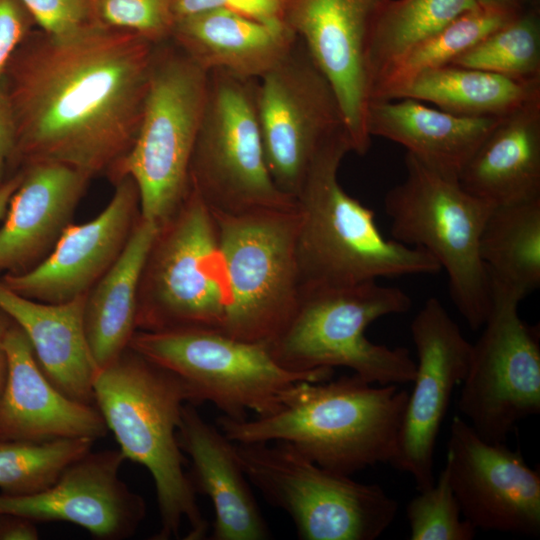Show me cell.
Listing matches in <instances>:
<instances>
[{"instance_id": "836d02e7", "label": "cell", "mask_w": 540, "mask_h": 540, "mask_svg": "<svg viewBox=\"0 0 540 540\" xmlns=\"http://www.w3.org/2000/svg\"><path fill=\"white\" fill-rule=\"evenodd\" d=\"M407 505L411 540H472L476 528L464 517L444 466L434 484Z\"/></svg>"}, {"instance_id": "9c48e42d", "label": "cell", "mask_w": 540, "mask_h": 540, "mask_svg": "<svg viewBox=\"0 0 540 540\" xmlns=\"http://www.w3.org/2000/svg\"><path fill=\"white\" fill-rule=\"evenodd\" d=\"M228 285L210 208L190 188L158 227L142 270L137 330L185 328L223 333Z\"/></svg>"}, {"instance_id": "5b68a950", "label": "cell", "mask_w": 540, "mask_h": 540, "mask_svg": "<svg viewBox=\"0 0 540 540\" xmlns=\"http://www.w3.org/2000/svg\"><path fill=\"white\" fill-rule=\"evenodd\" d=\"M404 290L377 280L334 287L301 288L283 329L268 343L273 359L293 372L345 367L376 385L411 383L416 363L404 347L370 341L374 321L410 310Z\"/></svg>"}, {"instance_id": "b9f144b4", "label": "cell", "mask_w": 540, "mask_h": 540, "mask_svg": "<svg viewBox=\"0 0 540 540\" xmlns=\"http://www.w3.org/2000/svg\"><path fill=\"white\" fill-rule=\"evenodd\" d=\"M22 175L23 173L18 174L0 185V220L6 213L10 198L19 186Z\"/></svg>"}, {"instance_id": "2e32d148", "label": "cell", "mask_w": 540, "mask_h": 540, "mask_svg": "<svg viewBox=\"0 0 540 540\" xmlns=\"http://www.w3.org/2000/svg\"><path fill=\"white\" fill-rule=\"evenodd\" d=\"M388 0H277L283 25L304 45L330 82L352 152L370 148L368 49L375 19Z\"/></svg>"}, {"instance_id": "ee69618b", "label": "cell", "mask_w": 540, "mask_h": 540, "mask_svg": "<svg viewBox=\"0 0 540 540\" xmlns=\"http://www.w3.org/2000/svg\"><path fill=\"white\" fill-rule=\"evenodd\" d=\"M477 3L481 5L499 6L517 11H522L531 7L528 0H477Z\"/></svg>"}, {"instance_id": "5bb4252c", "label": "cell", "mask_w": 540, "mask_h": 540, "mask_svg": "<svg viewBox=\"0 0 540 540\" xmlns=\"http://www.w3.org/2000/svg\"><path fill=\"white\" fill-rule=\"evenodd\" d=\"M491 292L458 409L481 438L505 442L520 420L540 412V343L538 329L519 316L521 300L498 287Z\"/></svg>"}, {"instance_id": "ba28073f", "label": "cell", "mask_w": 540, "mask_h": 540, "mask_svg": "<svg viewBox=\"0 0 540 540\" xmlns=\"http://www.w3.org/2000/svg\"><path fill=\"white\" fill-rule=\"evenodd\" d=\"M128 348L179 376L194 405L210 402L235 421L274 412L300 381L329 380L333 369L293 372L281 367L265 343L211 329L137 330Z\"/></svg>"}, {"instance_id": "4fadbf2b", "label": "cell", "mask_w": 540, "mask_h": 540, "mask_svg": "<svg viewBox=\"0 0 540 540\" xmlns=\"http://www.w3.org/2000/svg\"><path fill=\"white\" fill-rule=\"evenodd\" d=\"M256 109L271 177L295 199L316 158L334 142L349 139L330 82L297 38L257 80Z\"/></svg>"}, {"instance_id": "8d00e7d4", "label": "cell", "mask_w": 540, "mask_h": 540, "mask_svg": "<svg viewBox=\"0 0 540 540\" xmlns=\"http://www.w3.org/2000/svg\"><path fill=\"white\" fill-rule=\"evenodd\" d=\"M32 21L21 0H0V77L26 37Z\"/></svg>"}, {"instance_id": "52a82bcc", "label": "cell", "mask_w": 540, "mask_h": 540, "mask_svg": "<svg viewBox=\"0 0 540 540\" xmlns=\"http://www.w3.org/2000/svg\"><path fill=\"white\" fill-rule=\"evenodd\" d=\"M157 45L141 123L109 177L136 184L141 217L164 224L189 193L190 160L203 115L208 72L173 42Z\"/></svg>"}, {"instance_id": "f35d334b", "label": "cell", "mask_w": 540, "mask_h": 540, "mask_svg": "<svg viewBox=\"0 0 540 540\" xmlns=\"http://www.w3.org/2000/svg\"><path fill=\"white\" fill-rule=\"evenodd\" d=\"M227 7L250 18L269 23L283 24L277 0H226Z\"/></svg>"}, {"instance_id": "7402d4cb", "label": "cell", "mask_w": 540, "mask_h": 540, "mask_svg": "<svg viewBox=\"0 0 540 540\" xmlns=\"http://www.w3.org/2000/svg\"><path fill=\"white\" fill-rule=\"evenodd\" d=\"M179 446L191 460L194 491L206 495L214 509L212 540H265L269 527L239 462L235 443L218 426L204 420L196 405L186 403L177 431Z\"/></svg>"}, {"instance_id": "30bf717a", "label": "cell", "mask_w": 540, "mask_h": 540, "mask_svg": "<svg viewBox=\"0 0 540 540\" xmlns=\"http://www.w3.org/2000/svg\"><path fill=\"white\" fill-rule=\"evenodd\" d=\"M235 449L249 482L290 516L301 540H374L395 519L398 503L381 486L326 469L286 442Z\"/></svg>"}, {"instance_id": "83f0119b", "label": "cell", "mask_w": 540, "mask_h": 540, "mask_svg": "<svg viewBox=\"0 0 540 540\" xmlns=\"http://www.w3.org/2000/svg\"><path fill=\"white\" fill-rule=\"evenodd\" d=\"M399 98L430 102L460 115L502 117L540 100V80L447 65L412 79L391 99Z\"/></svg>"}, {"instance_id": "44dd1931", "label": "cell", "mask_w": 540, "mask_h": 540, "mask_svg": "<svg viewBox=\"0 0 540 540\" xmlns=\"http://www.w3.org/2000/svg\"><path fill=\"white\" fill-rule=\"evenodd\" d=\"M91 178L60 163L28 164L0 226V272L37 265L72 223Z\"/></svg>"}, {"instance_id": "1f68e13d", "label": "cell", "mask_w": 540, "mask_h": 540, "mask_svg": "<svg viewBox=\"0 0 540 540\" xmlns=\"http://www.w3.org/2000/svg\"><path fill=\"white\" fill-rule=\"evenodd\" d=\"M450 65L540 80L539 7H528L490 33Z\"/></svg>"}, {"instance_id": "4316f807", "label": "cell", "mask_w": 540, "mask_h": 540, "mask_svg": "<svg viewBox=\"0 0 540 540\" xmlns=\"http://www.w3.org/2000/svg\"><path fill=\"white\" fill-rule=\"evenodd\" d=\"M157 231L140 216L120 256L85 296L84 329L98 369L117 359L137 331L139 284Z\"/></svg>"}, {"instance_id": "ffe728a7", "label": "cell", "mask_w": 540, "mask_h": 540, "mask_svg": "<svg viewBox=\"0 0 540 540\" xmlns=\"http://www.w3.org/2000/svg\"><path fill=\"white\" fill-rule=\"evenodd\" d=\"M3 344L7 373L0 396V440L95 441L108 433L97 407L71 399L51 383L27 336L13 321Z\"/></svg>"}, {"instance_id": "e0dca14e", "label": "cell", "mask_w": 540, "mask_h": 540, "mask_svg": "<svg viewBox=\"0 0 540 540\" xmlns=\"http://www.w3.org/2000/svg\"><path fill=\"white\" fill-rule=\"evenodd\" d=\"M445 467L462 516L476 529L539 535L540 474L519 450L484 440L455 416Z\"/></svg>"}, {"instance_id": "e575fe53", "label": "cell", "mask_w": 540, "mask_h": 540, "mask_svg": "<svg viewBox=\"0 0 540 540\" xmlns=\"http://www.w3.org/2000/svg\"><path fill=\"white\" fill-rule=\"evenodd\" d=\"M172 0H94L99 23L134 32L160 44L170 40L174 26Z\"/></svg>"}, {"instance_id": "4dcf8cb0", "label": "cell", "mask_w": 540, "mask_h": 540, "mask_svg": "<svg viewBox=\"0 0 540 540\" xmlns=\"http://www.w3.org/2000/svg\"><path fill=\"white\" fill-rule=\"evenodd\" d=\"M522 11L478 4L459 15L405 55L377 87L370 101L391 99L398 89L418 75L450 65Z\"/></svg>"}, {"instance_id": "ac0fdd59", "label": "cell", "mask_w": 540, "mask_h": 540, "mask_svg": "<svg viewBox=\"0 0 540 540\" xmlns=\"http://www.w3.org/2000/svg\"><path fill=\"white\" fill-rule=\"evenodd\" d=\"M120 450L89 451L50 486L24 495L0 494V514L33 522L62 521L101 540L132 536L146 514L141 495L121 480Z\"/></svg>"}, {"instance_id": "9a60e30c", "label": "cell", "mask_w": 540, "mask_h": 540, "mask_svg": "<svg viewBox=\"0 0 540 540\" xmlns=\"http://www.w3.org/2000/svg\"><path fill=\"white\" fill-rule=\"evenodd\" d=\"M410 328L416 370L389 463L409 474L419 491L435 482L437 437L453 390L467 374L472 344L435 297L426 300Z\"/></svg>"}, {"instance_id": "8fae6325", "label": "cell", "mask_w": 540, "mask_h": 540, "mask_svg": "<svg viewBox=\"0 0 540 540\" xmlns=\"http://www.w3.org/2000/svg\"><path fill=\"white\" fill-rule=\"evenodd\" d=\"M256 79L208 72L189 185L213 211L243 214L296 207L269 172L256 109Z\"/></svg>"}, {"instance_id": "d590c367", "label": "cell", "mask_w": 540, "mask_h": 540, "mask_svg": "<svg viewBox=\"0 0 540 540\" xmlns=\"http://www.w3.org/2000/svg\"><path fill=\"white\" fill-rule=\"evenodd\" d=\"M21 2L33 20L47 34L65 36L101 25L96 16L94 0H21Z\"/></svg>"}, {"instance_id": "3957f363", "label": "cell", "mask_w": 540, "mask_h": 540, "mask_svg": "<svg viewBox=\"0 0 540 540\" xmlns=\"http://www.w3.org/2000/svg\"><path fill=\"white\" fill-rule=\"evenodd\" d=\"M94 404L125 459L151 474L160 514L152 539L177 538L184 521L187 540L206 538L209 524L196 500L177 431L182 409L192 403L187 384L173 372L130 348L98 370Z\"/></svg>"}, {"instance_id": "60d3db41", "label": "cell", "mask_w": 540, "mask_h": 540, "mask_svg": "<svg viewBox=\"0 0 540 540\" xmlns=\"http://www.w3.org/2000/svg\"><path fill=\"white\" fill-rule=\"evenodd\" d=\"M220 7H227L226 0H172L171 13L174 25L184 19Z\"/></svg>"}, {"instance_id": "d6986e66", "label": "cell", "mask_w": 540, "mask_h": 540, "mask_svg": "<svg viewBox=\"0 0 540 540\" xmlns=\"http://www.w3.org/2000/svg\"><path fill=\"white\" fill-rule=\"evenodd\" d=\"M106 207L93 219L71 223L37 265L8 273L2 282L14 292L45 303H63L87 294L123 251L141 216L135 182H115Z\"/></svg>"}, {"instance_id": "d6a6232c", "label": "cell", "mask_w": 540, "mask_h": 540, "mask_svg": "<svg viewBox=\"0 0 540 540\" xmlns=\"http://www.w3.org/2000/svg\"><path fill=\"white\" fill-rule=\"evenodd\" d=\"M93 440L46 442L0 440V489L24 495L52 485L74 461L91 451Z\"/></svg>"}, {"instance_id": "484cf974", "label": "cell", "mask_w": 540, "mask_h": 540, "mask_svg": "<svg viewBox=\"0 0 540 540\" xmlns=\"http://www.w3.org/2000/svg\"><path fill=\"white\" fill-rule=\"evenodd\" d=\"M462 187L499 206L540 197V100L505 116L458 174Z\"/></svg>"}, {"instance_id": "f1b7e54d", "label": "cell", "mask_w": 540, "mask_h": 540, "mask_svg": "<svg viewBox=\"0 0 540 540\" xmlns=\"http://www.w3.org/2000/svg\"><path fill=\"white\" fill-rule=\"evenodd\" d=\"M479 251L491 286L521 301L539 288L540 197L494 206Z\"/></svg>"}, {"instance_id": "7a4b0ae2", "label": "cell", "mask_w": 540, "mask_h": 540, "mask_svg": "<svg viewBox=\"0 0 540 540\" xmlns=\"http://www.w3.org/2000/svg\"><path fill=\"white\" fill-rule=\"evenodd\" d=\"M300 381L265 416L217 426L235 443L286 442L316 464L349 475L394 455L408 392L371 384L356 374Z\"/></svg>"}, {"instance_id": "7c38bea8", "label": "cell", "mask_w": 540, "mask_h": 540, "mask_svg": "<svg viewBox=\"0 0 540 540\" xmlns=\"http://www.w3.org/2000/svg\"><path fill=\"white\" fill-rule=\"evenodd\" d=\"M211 212L228 285L223 333L266 344L286 325L300 295L297 205L243 214Z\"/></svg>"}, {"instance_id": "8992f818", "label": "cell", "mask_w": 540, "mask_h": 540, "mask_svg": "<svg viewBox=\"0 0 540 540\" xmlns=\"http://www.w3.org/2000/svg\"><path fill=\"white\" fill-rule=\"evenodd\" d=\"M406 174L384 198L391 238L429 253L444 270L454 305L473 330L490 312V279L480 237L494 208L466 191L458 176L405 156Z\"/></svg>"}, {"instance_id": "6da1fadb", "label": "cell", "mask_w": 540, "mask_h": 540, "mask_svg": "<svg viewBox=\"0 0 540 540\" xmlns=\"http://www.w3.org/2000/svg\"><path fill=\"white\" fill-rule=\"evenodd\" d=\"M158 44L102 25L43 32L14 71L15 152L111 176L136 138Z\"/></svg>"}, {"instance_id": "d4e9b609", "label": "cell", "mask_w": 540, "mask_h": 540, "mask_svg": "<svg viewBox=\"0 0 540 540\" xmlns=\"http://www.w3.org/2000/svg\"><path fill=\"white\" fill-rule=\"evenodd\" d=\"M500 117L468 116L412 98L372 100L367 131L405 147L426 164L458 176Z\"/></svg>"}, {"instance_id": "7bdbcfd3", "label": "cell", "mask_w": 540, "mask_h": 540, "mask_svg": "<svg viewBox=\"0 0 540 540\" xmlns=\"http://www.w3.org/2000/svg\"><path fill=\"white\" fill-rule=\"evenodd\" d=\"M10 323L5 321L0 317V396L5 384L6 373H7V358L6 352L4 349V336L7 330V327Z\"/></svg>"}, {"instance_id": "f546056e", "label": "cell", "mask_w": 540, "mask_h": 540, "mask_svg": "<svg viewBox=\"0 0 540 540\" xmlns=\"http://www.w3.org/2000/svg\"><path fill=\"white\" fill-rule=\"evenodd\" d=\"M477 5V0H388L375 19L369 42L370 100L405 55Z\"/></svg>"}, {"instance_id": "74e56055", "label": "cell", "mask_w": 540, "mask_h": 540, "mask_svg": "<svg viewBox=\"0 0 540 540\" xmlns=\"http://www.w3.org/2000/svg\"><path fill=\"white\" fill-rule=\"evenodd\" d=\"M17 131L13 110L4 91L0 90V185L9 158L16 150Z\"/></svg>"}, {"instance_id": "277c9868", "label": "cell", "mask_w": 540, "mask_h": 540, "mask_svg": "<svg viewBox=\"0 0 540 540\" xmlns=\"http://www.w3.org/2000/svg\"><path fill=\"white\" fill-rule=\"evenodd\" d=\"M349 152L347 138L326 148L295 196L301 288L347 286L441 271L426 251L385 237L374 212L342 188L338 170Z\"/></svg>"}, {"instance_id": "603a6c76", "label": "cell", "mask_w": 540, "mask_h": 540, "mask_svg": "<svg viewBox=\"0 0 540 540\" xmlns=\"http://www.w3.org/2000/svg\"><path fill=\"white\" fill-rule=\"evenodd\" d=\"M85 296L63 303L39 302L0 281V310L23 330L47 378L71 399L94 405L99 369L84 329Z\"/></svg>"}, {"instance_id": "f6af8a7d", "label": "cell", "mask_w": 540, "mask_h": 540, "mask_svg": "<svg viewBox=\"0 0 540 540\" xmlns=\"http://www.w3.org/2000/svg\"><path fill=\"white\" fill-rule=\"evenodd\" d=\"M531 6L539 7V0H528Z\"/></svg>"}, {"instance_id": "cb8c5ba5", "label": "cell", "mask_w": 540, "mask_h": 540, "mask_svg": "<svg viewBox=\"0 0 540 540\" xmlns=\"http://www.w3.org/2000/svg\"><path fill=\"white\" fill-rule=\"evenodd\" d=\"M170 41L207 72L258 80L285 57L296 37L283 24L220 7L177 22Z\"/></svg>"}, {"instance_id": "ab89813d", "label": "cell", "mask_w": 540, "mask_h": 540, "mask_svg": "<svg viewBox=\"0 0 540 540\" xmlns=\"http://www.w3.org/2000/svg\"><path fill=\"white\" fill-rule=\"evenodd\" d=\"M39 532L35 522L9 514H0V540H35Z\"/></svg>"}]
</instances>
